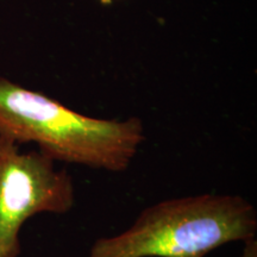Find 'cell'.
<instances>
[{"mask_svg":"<svg viewBox=\"0 0 257 257\" xmlns=\"http://www.w3.org/2000/svg\"><path fill=\"white\" fill-rule=\"evenodd\" d=\"M0 137L35 143L55 162L123 173L146 140L142 120L89 117L0 78Z\"/></svg>","mask_w":257,"mask_h":257,"instance_id":"6da1fadb","label":"cell"},{"mask_svg":"<svg viewBox=\"0 0 257 257\" xmlns=\"http://www.w3.org/2000/svg\"><path fill=\"white\" fill-rule=\"evenodd\" d=\"M257 211L237 194L166 199L144 208L127 229L98 238L85 257H206L256 238Z\"/></svg>","mask_w":257,"mask_h":257,"instance_id":"7a4b0ae2","label":"cell"},{"mask_svg":"<svg viewBox=\"0 0 257 257\" xmlns=\"http://www.w3.org/2000/svg\"><path fill=\"white\" fill-rule=\"evenodd\" d=\"M55 163L0 137V257L21 255L19 233L31 217L66 214L75 206L73 176Z\"/></svg>","mask_w":257,"mask_h":257,"instance_id":"3957f363","label":"cell"},{"mask_svg":"<svg viewBox=\"0 0 257 257\" xmlns=\"http://www.w3.org/2000/svg\"><path fill=\"white\" fill-rule=\"evenodd\" d=\"M243 251L240 257H257V240L256 238L249 239L243 243Z\"/></svg>","mask_w":257,"mask_h":257,"instance_id":"277c9868","label":"cell"},{"mask_svg":"<svg viewBox=\"0 0 257 257\" xmlns=\"http://www.w3.org/2000/svg\"><path fill=\"white\" fill-rule=\"evenodd\" d=\"M99 2H100L102 5H110V4H112V2H113V0H99Z\"/></svg>","mask_w":257,"mask_h":257,"instance_id":"5b68a950","label":"cell"}]
</instances>
